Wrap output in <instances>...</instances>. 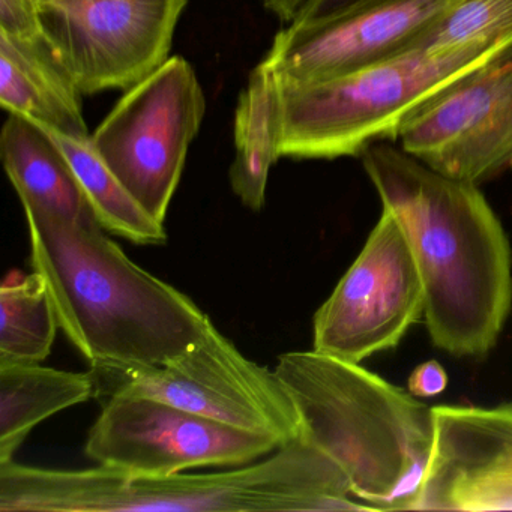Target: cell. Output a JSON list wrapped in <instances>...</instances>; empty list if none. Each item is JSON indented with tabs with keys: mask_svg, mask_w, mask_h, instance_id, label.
<instances>
[{
	"mask_svg": "<svg viewBox=\"0 0 512 512\" xmlns=\"http://www.w3.org/2000/svg\"><path fill=\"white\" fill-rule=\"evenodd\" d=\"M383 208L400 218L425 292V326L434 346L484 356L511 310V250L478 185L449 178L395 146L361 155Z\"/></svg>",
	"mask_w": 512,
	"mask_h": 512,
	"instance_id": "cell-1",
	"label": "cell"
},
{
	"mask_svg": "<svg viewBox=\"0 0 512 512\" xmlns=\"http://www.w3.org/2000/svg\"><path fill=\"white\" fill-rule=\"evenodd\" d=\"M31 265L43 275L68 340L94 370L161 365L212 325L187 295L133 262L95 215L70 220L23 206Z\"/></svg>",
	"mask_w": 512,
	"mask_h": 512,
	"instance_id": "cell-2",
	"label": "cell"
},
{
	"mask_svg": "<svg viewBox=\"0 0 512 512\" xmlns=\"http://www.w3.org/2000/svg\"><path fill=\"white\" fill-rule=\"evenodd\" d=\"M2 512L367 511L340 467L307 440L220 473L137 478L98 466L56 470L0 463Z\"/></svg>",
	"mask_w": 512,
	"mask_h": 512,
	"instance_id": "cell-3",
	"label": "cell"
},
{
	"mask_svg": "<svg viewBox=\"0 0 512 512\" xmlns=\"http://www.w3.org/2000/svg\"><path fill=\"white\" fill-rule=\"evenodd\" d=\"M301 437L328 455L368 511H413L433 452V407L359 364L311 352L278 359Z\"/></svg>",
	"mask_w": 512,
	"mask_h": 512,
	"instance_id": "cell-4",
	"label": "cell"
},
{
	"mask_svg": "<svg viewBox=\"0 0 512 512\" xmlns=\"http://www.w3.org/2000/svg\"><path fill=\"white\" fill-rule=\"evenodd\" d=\"M512 37L443 52H409L313 83L277 82L278 152L293 160L361 157L397 142L404 122L437 92L500 52Z\"/></svg>",
	"mask_w": 512,
	"mask_h": 512,
	"instance_id": "cell-5",
	"label": "cell"
},
{
	"mask_svg": "<svg viewBox=\"0 0 512 512\" xmlns=\"http://www.w3.org/2000/svg\"><path fill=\"white\" fill-rule=\"evenodd\" d=\"M94 371L98 394L154 398L281 446L301 437L298 410L277 373L245 358L214 325L164 364Z\"/></svg>",
	"mask_w": 512,
	"mask_h": 512,
	"instance_id": "cell-6",
	"label": "cell"
},
{
	"mask_svg": "<svg viewBox=\"0 0 512 512\" xmlns=\"http://www.w3.org/2000/svg\"><path fill=\"white\" fill-rule=\"evenodd\" d=\"M206 113L193 67L173 56L125 92L91 142L134 199L164 223Z\"/></svg>",
	"mask_w": 512,
	"mask_h": 512,
	"instance_id": "cell-7",
	"label": "cell"
},
{
	"mask_svg": "<svg viewBox=\"0 0 512 512\" xmlns=\"http://www.w3.org/2000/svg\"><path fill=\"white\" fill-rule=\"evenodd\" d=\"M188 0H44L41 34L83 97L128 89L170 59Z\"/></svg>",
	"mask_w": 512,
	"mask_h": 512,
	"instance_id": "cell-8",
	"label": "cell"
},
{
	"mask_svg": "<svg viewBox=\"0 0 512 512\" xmlns=\"http://www.w3.org/2000/svg\"><path fill=\"white\" fill-rule=\"evenodd\" d=\"M424 308V283L406 230L383 208L361 254L314 316L313 350L361 364L397 347Z\"/></svg>",
	"mask_w": 512,
	"mask_h": 512,
	"instance_id": "cell-9",
	"label": "cell"
},
{
	"mask_svg": "<svg viewBox=\"0 0 512 512\" xmlns=\"http://www.w3.org/2000/svg\"><path fill=\"white\" fill-rule=\"evenodd\" d=\"M274 437L221 424L164 401L107 395L85 452L100 466L137 478L196 467L241 466L280 448Z\"/></svg>",
	"mask_w": 512,
	"mask_h": 512,
	"instance_id": "cell-10",
	"label": "cell"
},
{
	"mask_svg": "<svg viewBox=\"0 0 512 512\" xmlns=\"http://www.w3.org/2000/svg\"><path fill=\"white\" fill-rule=\"evenodd\" d=\"M397 142L431 169L470 184L512 172V41L418 107Z\"/></svg>",
	"mask_w": 512,
	"mask_h": 512,
	"instance_id": "cell-11",
	"label": "cell"
},
{
	"mask_svg": "<svg viewBox=\"0 0 512 512\" xmlns=\"http://www.w3.org/2000/svg\"><path fill=\"white\" fill-rule=\"evenodd\" d=\"M457 0H382L275 35L263 64L281 82L337 79L410 52L416 38Z\"/></svg>",
	"mask_w": 512,
	"mask_h": 512,
	"instance_id": "cell-12",
	"label": "cell"
},
{
	"mask_svg": "<svg viewBox=\"0 0 512 512\" xmlns=\"http://www.w3.org/2000/svg\"><path fill=\"white\" fill-rule=\"evenodd\" d=\"M433 412V452L413 511H512V403Z\"/></svg>",
	"mask_w": 512,
	"mask_h": 512,
	"instance_id": "cell-13",
	"label": "cell"
},
{
	"mask_svg": "<svg viewBox=\"0 0 512 512\" xmlns=\"http://www.w3.org/2000/svg\"><path fill=\"white\" fill-rule=\"evenodd\" d=\"M0 104L47 130L89 139L83 94L43 34L31 38L0 34Z\"/></svg>",
	"mask_w": 512,
	"mask_h": 512,
	"instance_id": "cell-14",
	"label": "cell"
},
{
	"mask_svg": "<svg viewBox=\"0 0 512 512\" xmlns=\"http://www.w3.org/2000/svg\"><path fill=\"white\" fill-rule=\"evenodd\" d=\"M0 158L23 206L70 220L94 215L64 149L37 122L10 113L0 133Z\"/></svg>",
	"mask_w": 512,
	"mask_h": 512,
	"instance_id": "cell-15",
	"label": "cell"
},
{
	"mask_svg": "<svg viewBox=\"0 0 512 512\" xmlns=\"http://www.w3.org/2000/svg\"><path fill=\"white\" fill-rule=\"evenodd\" d=\"M97 395L94 370L73 373L40 362L0 364V463L13 460L38 424Z\"/></svg>",
	"mask_w": 512,
	"mask_h": 512,
	"instance_id": "cell-16",
	"label": "cell"
},
{
	"mask_svg": "<svg viewBox=\"0 0 512 512\" xmlns=\"http://www.w3.org/2000/svg\"><path fill=\"white\" fill-rule=\"evenodd\" d=\"M235 161L229 170L236 196L251 211L265 205L271 167L278 152V92L274 74L260 62L239 95L235 113Z\"/></svg>",
	"mask_w": 512,
	"mask_h": 512,
	"instance_id": "cell-17",
	"label": "cell"
},
{
	"mask_svg": "<svg viewBox=\"0 0 512 512\" xmlns=\"http://www.w3.org/2000/svg\"><path fill=\"white\" fill-rule=\"evenodd\" d=\"M47 130V128H46ZM49 131L70 160L89 205L104 230L137 245H163L167 233L104 163L89 139H73Z\"/></svg>",
	"mask_w": 512,
	"mask_h": 512,
	"instance_id": "cell-18",
	"label": "cell"
},
{
	"mask_svg": "<svg viewBox=\"0 0 512 512\" xmlns=\"http://www.w3.org/2000/svg\"><path fill=\"white\" fill-rule=\"evenodd\" d=\"M59 320L43 275L0 287V364L43 362L52 352Z\"/></svg>",
	"mask_w": 512,
	"mask_h": 512,
	"instance_id": "cell-19",
	"label": "cell"
},
{
	"mask_svg": "<svg viewBox=\"0 0 512 512\" xmlns=\"http://www.w3.org/2000/svg\"><path fill=\"white\" fill-rule=\"evenodd\" d=\"M512 37V0H457L437 17L410 52H443Z\"/></svg>",
	"mask_w": 512,
	"mask_h": 512,
	"instance_id": "cell-20",
	"label": "cell"
},
{
	"mask_svg": "<svg viewBox=\"0 0 512 512\" xmlns=\"http://www.w3.org/2000/svg\"><path fill=\"white\" fill-rule=\"evenodd\" d=\"M44 0H0V34L31 38L41 35Z\"/></svg>",
	"mask_w": 512,
	"mask_h": 512,
	"instance_id": "cell-21",
	"label": "cell"
},
{
	"mask_svg": "<svg viewBox=\"0 0 512 512\" xmlns=\"http://www.w3.org/2000/svg\"><path fill=\"white\" fill-rule=\"evenodd\" d=\"M448 374L436 361L424 362L409 377V392L415 397H434L445 391Z\"/></svg>",
	"mask_w": 512,
	"mask_h": 512,
	"instance_id": "cell-22",
	"label": "cell"
},
{
	"mask_svg": "<svg viewBox=\"0 0 512 512\" xmlns=\"http://www.w3.org/2000/svg\"><path fill=\"white\" fill-rule=\"evenodd\" d=\"M379 2L382 0H311L301 17L293 23L320 22Z\"/></svg>",
	"mask_w": 512,
	"mask_h": 512,
	"instance_id": "cell-23",
	"label": "cell"
},
{
	"mask_svg": "<svg viewBox=\"0 0 512 512\" xmlns=\"http://www.w3.org/2000/svg\"><path fill=\"white\" fill-rule=\"evenodd\" d=\"M310 2L311 0H262L263 7L286 25L296 22Z\"/></svg>",
	"mask_w": 512,
	"mask_h": 512,
	"instance_id": "cell-24",
	"label": "cell"
}]
</instances>
